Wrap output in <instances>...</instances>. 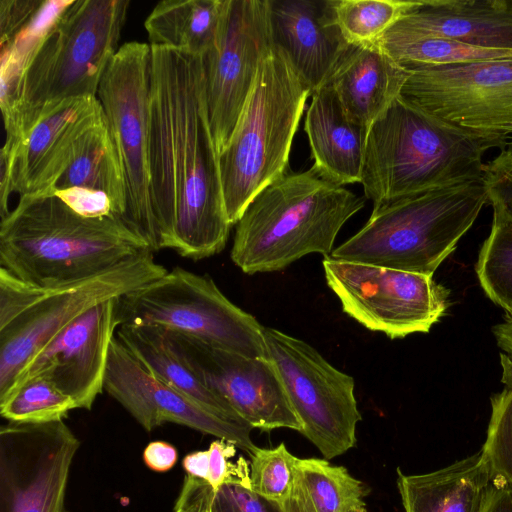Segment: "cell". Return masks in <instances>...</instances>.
Instances as JSON below:
<instances>
[{
	"mask_svg": "<svg viewBox=\"0 0 512 512\" xmlns=\"http://www.w3.org/2000/svg\"><path fill=\"white\" fill-rule=\"evenodd\" d=\"M218 158L201 57L150 45L149 189L160 250L201 260L225 248L232 225Z\"/></svg>",
	"mask_w": 512,
	"mask_h": 512,
	"instance_id": "1",
	"label": "cell"
},
{
	"mask_svg": "<svg viewBox=\"0 0 512 512\" xmlns=\"http://www.w3.org/2000/svg\"><path fill=\"white\" fill-rule=\"evenodd\" d=\"M408 69L378 44H349L326 84L337 94L347 116L369 130L401 94Z\"/></svg>",
	"mask_w": 512,
	"mask_h": 512,
	"instance_id": "22",
	"label": "cell"
},
{
	"mask_svg": "<svg viewBox=\"0 0 512 512\" xmlns=\"http://www.w3.org/2000/svg\"><path fill=\"white\" fill-rule=\"evenodd\" d=\"M147 251L121 218L82 216L52 192L19 196L0 223V268L38 288L84 281Z\"/></svg>",
	"mask_w": 512,
	"mask_h": 512,
	"instance_id": "2",
	"label": "cell"
},
{
	"mask_svg": "<svg viewBox=\"0 0 512 512\" xmlns=\"http://www.w3.org/2000/svg\"><path fill=\"white\" fill-rule=\"evenodd\" d=\"M418 0H334L338 26L349 44L375 43Z\"/></svg>",
	"mask_w": 512,
	"mask_h": 512,
	"instance_id": "32",
	"label": "cell"
},
{
	"mask_svg": "<svg viewBox=\"0 0 512 512\" xmlns=\"http://www.w3.org/2000/svg\"><path fill=\"white\" fill-rule=\"evenodd\" d=\"M117 300L93 306L61 330L27 364L10 392L27 379L44 376L75 402L76 409H91L104 389L109 349L119 327Z\"/></svg>",
	"mask_w": 512,
	"mask_h": 512,
	"instance_id": "19",
	"label": "cell"
},
{
	"mask_svg": "<svg viewBox=\"0 0 512 512\" xmlns=\"http://www.w3.org/2000/svg\"><path fill=\"white\" fill-rule=\"evenodd\" d=\"M168 270L147 251L92 278L38 288L0 268V399L61 330L93 306L132 293Z\"/></svg>",
	"mask_w": 512,
	"mask_h": 512,
	"instance_id": "8",
	"label": "cell"
},
{
	"mask_svg": "<svg viewBox=\"0 0 512 512\" xmlns=\"http://www.w3.org/2000/svg\"><path fill=\"white\" fill-rule=\"evenodd\" d=\"M363 197L312 166L287 170L263 188L236 223L230 257L246 274L281 271L305 255L329 257L343 225Z\"/></svg>",
	"mask_w": 512,
	"mask_h": 512,
	"instance_id": "3",
	"label": "cell"
},
{
	"mask_svg": "<svg viewBox=\"0 0 512 512\" xmlns=\"http://www.w3.org/2000/svg\"><path fill=\"white\" fill-rule=\"evenodd\" d=\"M488 202L477 178L374 206L366 224L329 257L433 276Z\"/></svg>",
	"mask_w": 512,
	"mask_h": 512,
	"instance_id": "6",
	"label": "cell"
},
{
	"mask_svg": "<svg viewBox=\"0 0 512 512\" xmlns=\"http://www.w3.org/2000/svg\"><path fill=\"white\" fill-rule=\"evenodd\" d=\"M271 46L268 0H226L216 42L201 56L207 113L218 155L232 136Z\"/></svg>",
	"mask_w": 512,
	"mask_h": 512,
	"instance_id": "14",
	"label": "cell"
},
{
	"mask_svg": "<svg viewBox=\"0 0 512 512\" xmlns=\"http://www.w3.org/2000/svg\"><path fill=\"white\" fill-rule=\"evenodd\" d=\"M506 142L454 127L398 96L370 126L361 184L380 204L483 178L487 150Z\"/></svg>",
	"mask_w": 512,
	"mask_h": 512,
	"instance_id": "4",
	"label": "cell"
},
{
	"mask_svg": "<svg viewBox=\"0 0 512 512\" xmlns=\"http://www.w3.org/2000/svg\"><path fill=\"white\" fill-rule=\"evenodd\" d=\"M304 130L322 176L342 186L361 183L368 129L347 116L330 85L311 95Z\"/></svg>",
	"mask_w": 512,
	"mask_h": 512,
	"instance_id": "24",
	"label": "cell"
},
{
	"mask_svg": "<svg viewBox=\"0 0 512 512\" xmlns=\"http://www.w3.org/2000/svg\"><path fill=\"white\" fill-rule=\"evenodd\" d=\"M127 0H72L35 49L17 102L4 122L3 147L17 146L44 117L64 103L97 96L104 73L120 48Z\"/></svg>",
	"mask_w": 512,
	"mask_h": 512,
	"instance_id": "5",
	"label": "cell"
},
{
	"mask_svg": "<svg viewBox=\"0 0 512 512\" xmlns=\"http://www.w3.org/2000/svg\"><path fill=\"white\" fill-rule=\"evenodd\" d=\"M284 506L286 512H313L296 474L291 497L286 501Z\"/></svg>",
	"mask_w": 512,
	"mask_h": 512,
	"instance_id": "45",
	"label": "cell"
},
{
	"mask_svg": "<svg viewBox=\"0 0 512 512\" xmlns=\"http://www.w3.org/2000/svg\"><path fill=\"white\" fill-rule=\"evenodd\" d=\"M498 476L483 449L424 474L397 468V487L405 512H485Z\"/></svg>",
	"mask_w": 512,
	"mask_h": 512,
	"instance_id": "23",
	"label": "cell"
},
{
	"mask_svg": "<svg viewBox=\"0 0 512 512\" xmlns=\"http://www.w3.org/2000/svg\"><path fill=\"white\" fill-rule=\"evenodd\" d=\"M491 415L482 449L494 471L512 486V389L491 396Z\"/></svg>",
	"mask_w": 512,
	"mask_h": 512,
	"instance_id": "35",
	"label": "cell"
},
{
	"mask_svg": "<svg viewBox=\"0 0 512 512\" xmlns=\"http://www.w3.org/2000/svg\"><path fill=\"white\" fill-rule=\"evenodd\" d=\"M348 512H367V510L365 509V507H359V508L352 509Z\"/></svg>",
	"mask_w": 512,
	"mask_h": 512,
	"instance_id": "49",
	"label": "cell"
},
{
	"mask_svg": "<svg viewBox=\"0 0 512 512\" xmlns=\"http://www.w3.org/2000/svg\"><path fill=\"white\" fill-rule=\"evenodd\" d=\"M401 96L465 131L507 142L512 134V58L409 68Z\"/></svg>",
	"mask_w": 512,
	"mask_h": 512,
	"instance_id": "13",
	"label": "cell"
},
{
	"mask_svg": "<svg viewBox=\"0 0 512 512\" xmlns=\"http://www.w3.org/2000/svg\"><path fill=\"white\" fill-rule=\"evenodd\" d=\"M225 7L226 0L159 2L144 22L150 45L201 57L216 42Z\"/></svg>",
	"mask_w": 512,
	"mask_h": 512,
	"instance_id": "26",
	"label": "cell"
},
{
	"mask_svg": "<svg viewBox=\"0 0 512 512\" xmlns=\"http://www.w3.org/2000/svg\"><path fill=\"white\" fill-rule=\"evenodd\" d=\"M80 440L62 420L0 428V512H67Z\"/></svg>",
	"mask_w": 512,
	"mask_h": 512,
	"instance_id": "15",
	"label": "cell"
},
{
	"mask_svg": "<svg viewBox=\"0 0 512 512\" xmlns=\"http://www.w3.org/2000/svg\"><path fill=\"white\" fill-rule=\"evenodd\" d=\"M493 207L491 231L475 266L477 278L489 299L512 318V220Z\"/></svg>",
	"mask_w": 512,
	"mask_h": 512,
	"instance_id": "31",
	"label": "cell"
},
{
	"mask_svg": "<svg viewBox=\"0 0 512 512\" xmlns=\"http://www.w3.org/2000/svg\"><path fill=\"white\" fill-rule=\"evenodd\" d=\"M509 155L512 156V139L506 142L505 147L503 148Z\"/></svg>",
	"mask_w": 512,
	"mask_h": 512,
	"instance_id": "48",
	"label": "cell"
},
{
	"mask_svg": "<svg viewBox=\"0 0 512 512\" xmlns=\"http://www.w3.org/2000/svg\"><path fill=\"white\" fill-rule=\"evenodd\" d=\"M74 212L85 217L114 215L110 199L103 193L83 188L51 191Z\"/></svg>",
	"mask_w": 512,
	"mask_h": 512,
	"instance_id": "40",
	"label": "cell"
},
{
	"mask_svg": "<svg viewBox=\"0 0 512 512\" xmlns=\"http://www.w3.org/2000/svg\"><path fill=\"white\" fill-rule=\"evenodd\" d=\"M125 324H154L250 357H268L264 326L232 303L208 275L179 266L117 300Z\"/></svg>",
	"mask_w": 512,
	"mask_h": 512,
	"instance_id": "9",
	"label": "cell"
},
{
	"mask_svg": "<svg viewBox=\"0 0 512 512\" xmlns=\"http://www.w3.org/2000/svg\"><path fill=\"white\" fill-rule=\"evenodd\" d=\"M105 119L97 96L72 99L40 120L27 136L0 153V216L12 193L49 192L73 161L85 135Z\"/></svg>",
	"mask_w": 512,
	"mask_h": 512,
	"instance_id": "17",
	"label": "cell"
},
{
	"mask_svg": "<svg viewBox=\"0 0 512 512\" xmlns=\"http://www.w3.org/2000/svg\"><path fill=\"white\" fill-rule=\"evenodd\" d=\"M69 188L105 194L111 201L114 215L124 221L126 180L106 117L85 135L73 161L49 192Z\"/></svg>",
	"mask_w": 512,
	"mask_h": 512,
	"instance_id": "27",
	"label": "cell"
},
{
	"mask_svg": "<svg viewBox=\"0 0 512 512\" xmlns=\"http://www.w3.org/2000/svg\"><path fill=\"white\" fill-rule=\"evenodd\" d=\"M268 357L275 364L303 434L326 459L357 442L362 416L354 378L330 364L314 347L280 330L264 327Z\"/></svg>",
	"mask_w": 512,
	"mask_h": 512,
	"instance_id": "11",
	"label": "cell"
},
{
	"mask_svg": "<svg viewBox=\"0 0 512 512\" xmlns=\"http://www.w3.org/2000/svg\"><path fill=\"white\" fill-rule=\"evenodd\" d=\"M186 475L208 480L209 454L208 450L194 451L187 454L182 461Z\"/></svg>",
	"mask_w": 512,
	"mask_h": 512,
	"instance_id": "43",
	"label": "cell"
},
{
	"mask_svg": "<svg viewBox=\"0 0 512 512\" xmlns=\"http://www.w3.org/2000/svg\"><path fill=\"white\" fill-rule=\"evenodd\" d=\"M483 181L489 202L512 220V156L502 149L484 165Z\"/></svg>",
	"mask_w": 512,
	"mask_h": 512,
	"instance_id": "38",
	"label": "cell"
},
{
	"mask_svg": "<svg viewBox=\"0 0 512 512\" xmlns=\"http://www.w3.org/2000/svg\"><path fill=\"white\" fill-rule=\"evenodd\" d=\"M212 512H286L279 502L255 493L249 485L228 482L215 490Z\"/></svg>",
	"mask_w": 512,
	"mask_h": 512,
	"instance_id": "36",
	"label": "cell"
},
{
	"mask_svg": "<svg viewBox=\"0 0 512 512\" xmlns=\"http://www.w3.org/2000/svg\"><path fill=\"white\" fill-rule=\"evenodd\" d=\"M117 337L155 378L185 394L216 416L230 422L247 424L226 400L208 389L193 374L175 350L165 327L125 324L118 327Z\"/></svg>",
	"mask_w": 512,
	"mask_h": 512,
	"instance_id": "25",
	"label": "cell"
},
{
	"mask_svg": "<svg viewBox=\"0 0 512 512\" xmlns=\"http://www.w3.org/2000/svg\"><path fill=\"white\" fill-rule=\"evenodd\" d=\"M501 382L508 389H512V358L505 353H500Z\"/></svg>",
	"mask_w": 512,
	"mask_h": 512,
	"instance_id": "47",
	"label": "cell"
},
{
	"mask_svg": "<svg viewBox=\"0 0 512 512\" xmlns=\"http://www.w3.org/2000/svg\"><path fill=\"white\" fill-rule=\"evenodd\" d=\"M310 91L286 55L271 46L232 136L219 155L227 217L238 222L247 205L289 170L292 141Z\"/></svg>",
	"mask_w": 512,
	"mask_h": 512,
	"instance_id": "7",
	"label": "cell"
},
{
	"mask_svg": "<svg viewBox=\"0 0 512 512\" xmlns=\"http://www.w3.org/2000/svg\"><path fill=\"white\" fill-rule=\"evenodd\" d=\"M376 43L406 69L512 58V50L487 49L442 37H413L392 30Z\"/></svg>",
	"mask_w": 512,
	"mask_h": 512,
	"instance_id": "28",
	"label": "cell"
},
{
	"mask_svg": "<svg viewBox=\"0 0 512 512\" xmlns=\"http://www.w3.org/2000/svg\"><path fill=\"white\" fill-rule=\"evenodd\" d=\"M208 450L209 473L207 482L217 490L228 482H241L250 486L249 467L245 459L239 458L236 464L230 459L236 454V446L222 439L213 441Z\"/></svg>",
	"mask_w": 512,
	"mask_h": 512,
	"instance_id": "37",
	"label": "cell"
},
{
	"mask_svg": "<svg viewBox=\"0 0 512 512\" xmlns=\"http://www.w3.org/2000/svg\"><path fill=\"white\" fill-rule=\"evenodd\" d=\"M485 512H512V486L498 477L496 488Z\"/></svg>",
	"mask_w": 512,
	"mask_h": 512,
	"instance_id": "44",
	"label": "cell"
},
{
	"mask_svg": "<svg viewBox=\"0 0 512 512\" xmlns=\"http://www.w3.org/2000/svg\"><path fill=\"white\" fill-rule=\"evenodd\" d=\"M322 265L342 310L391 339L429 332L449 307V290L432 276L330 257Z\"/></svg>",
	"mask_w": 512,
	"mask_h": 512,
	"instance_id": "12",
	"label": "cell"
},
{
	"mask_svg": "<svg viewBox=\"0 0 512 512\" xmlns=\"http://www.w3.org/2000/svg\"><path fill=\"white\" fill-rule=\"evenodd\" d=\"M167 332L193 374L247 424L262 431L289 428L301 433L302 425L269 357L245 356L184 333Z\"/></svg>",
	"mask_w": 512,
	"mask_h": 512,
	"instance_id": "16",
	"label": "cell"
},
{
	"mask_svg": "<svg viewBox=\"0 0 512 512\" xmlns=\"http://www.w3.org/2000/svg\"><path fill=\"white\" fill-rule=\"evenodd\" d=\"M72 0H44L32 20L9 42L0 44V107L3 120L11 114L23 73L35 49Z\"/></svg>",
	"mask_w": 512,
	"mask_h": 512,
	"instance_id": "30",
	"label": "cell"
},
{
	"mask_svg": "<svg viewBox=\"0 0 512 512\" xmlns=\"http://www.w3.org/2000/svg\"><path fill=\"white\" fill-rule=\"evenodd\" d=\"M178 460L176 447L165 441H152L143 451L145 465L155 472H166L172 469Z\"/></svg>",
	"mask_w": 512,
	"mask_h": 512,
	"instance_id": "42",
	"label": "cell"
},
{
	"mask_svg": "<svg viewBox=\"0 0 512 512\" xmlns=\"http://www.w3.org/2000/svg\"><path fill=\"white\" fill-rule=\"evenodd\" d=\"M44 0L0 1V44L11 41L36 15Z\"/></svg>",
	"mask_w": 512,
	"mask_h": 512,
	"instance_id": "39",
	"label": "cell"
},
{
	"mask_svg": "<svg viewBox=\"0 0 512 512\" xmlns=\"http://www.w3.org/2000/svg\"><path fill=\"white\" fill-rule=\"evenodd\" d=\"M104 390L150 432L166 422L225 440L249 454L257 447L253 427L224 420L155 378L115 336L111 342Z\"/></svg>",
	"mask_w": 512,
	"mask_h": 512,
	"instance_id": "18",
	"label": "cell"
},
{
	"mask_svg": "<svg viewBox=\"0 0 512 512\" xmlns=\"http://www.w3.org/2000/svg\"><path fill=\"white\" fill-rule=\"evenodd\" d=\"M73 409H76L75 402L44 376L25 380L0 400V415L8 422L62 420Z\"/></svg>",
	"mask_w": 512,
	"mask_h": 512,
	"instance_id": "33",
	"label": "cell"
},
{
	"mask_svg": "<svg viewBox=\"0 0 512 512\" xmlns=\"http://www.w3.org/2000/svg\"><path fill=\"white\" fill-rule=\"evenodd\" d=\"M498 347L512 358V318H505L492 328Z\"/></svg>",
	"mask_w": 512,
	"mask_h": 512,
	"instance_id": "46",
	"label": "cell"
},
{
	"mask_svg": "<svg viewBox=\"0 0 512 512\" xmlns=\"http://www.w3.org/2000/svg\"><path fill=\"white\" fill-rule=\"evenodd\" d=\"M214 493L207 481L186 475L173 512H212Z\"/></svg>",
	"mask_w": 512,
	"mask_h": 512,
	"instance_id": "41",
	"label": "cell"
},
{
	"mask_svg": "<svg viewBox=\"0 0 512 512\" xmlns=\"http://www.w3.org/2000/svg\"><path fill=\"white\" fill-rule=\"evenodd\" d=\"M150 44L126 42L110 61L97 98L126 180L125 224L152 252L160 250L149 189Z\"/></svg>",
	"mask_w": 512,
	"mask_h": 512,
	"instance_id": "10",
	"label": "cell"
},
{
	"mask_svg": "<svg viewBox=\"0 0 512 512\" xmlns=\"http://www.w3.org/2000/svg\"><path fill=\"white\" fill-rule=\"evenodd\" d=\"M250 456V488L284 505L293 491L298 457L289 452L284 442L273 448L256 447Z\"/></svg>",
	"mask_w": 512,
	"mask_h": 512,
	"instance_id": "34",
	"label": "cell"
},
{
	"mask_svg": "<svg viewBox=\"0 0 512 512\" xmlns=\"http://www.w3.org/2000/svg\"><path fill=\"white\" fill-rule=\"evenodd\" d=\"M268 5L272 45L286 55L312 95L326 84L349 45L334 0H268Z\"/></svg>",
	"mask_w": 512,
	"mask_h": 512,
	"instance_id": "20",
	"label": "cell"
},
{
	"mask_svg": "<svg viewBox=\"0 0 512 512\" xmlns=\"http://www.w3.org/2000/svg\"><path fill=\"white\" fill-rule=\"evenodd\" d=\"M413 37H442L512 50V0H418L392 28Z\"/></svg>",
	"mask_w": 512,
	"mask_h": 512,
	"instance_id": "21",
	"label": "cell"
},
{
	"mask_svg": "<svg viewBox=\"0 0 512 512\" xmlns=\"http://www.w3.org/2000/svg\"><path fill=\"white\" fill-rule=\"evenodd\" d=\"M295 474L313 512H348L365 507L370 488L343 466L326 459L298 458Z\"/></svg>",
	"mask_w": 512,
	"mask_h": 512,
	"instance_id": "29",
	"label": "cell"
}]
</instances>
